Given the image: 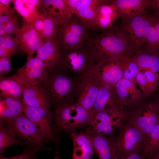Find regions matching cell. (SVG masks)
<instances>
[{
	"mask_svg": "<svg viewBox=\"0 0 159 159\" xmlns=\"http://www.w3.org/2000/svg\"><path fill=\"white\" fill-rule=\"evenodd\" d=\"M23 104L25 115L47 140L56 144L57 140L52 126V118L49 108L33 107Z\"/></svg>",
	"mask_w": 159,
	"mask_h": 159,
	"instance_id": "cell-13",
	"label": "cell"
},
{
	"mask_svg": "<svg viewBox=\"0 0 159 159\" xmlns=\"http://www.w3.org/2000/svg\"><path fill=\"white\" fill-rule=\"evenodd\" d=\"M6 34L4 26L0 24V37L3 36Z\"/></svg>",
	"mask_w": 159,
	"mask_h": 159,
	"instance_id": "cell-46",
	"label": "cell"
},
{
	"mask_svg": "<svg viewBox=\"0 0 159 159\" xmlns=\"http://www.w3.org/2000/svg\"><path fill=\"white\" fill-rule=\"evenodd\" d=\"M21 27L14 34L19 44L21 51L28 56H33L44 42L45 39L40 38L30 23L24 19Z\"/></svg>",
	"mask_w": 159,
	"mask_h": 159,
	"instance_id": "cell-14",
	"label": "cell"
},
{
	"mask_svg": "<svg viewBox=\"0 0 159 159\" xmlns=\"http://www.w3.org/2000/svg\"><path fill=\"white\" fill-rule=\"evenodd\" d=\"M44 18L42 38L57 39L59 26L65 21L57 10L51 7L40 8Z\"/></svg>",
	"mask_w": 159,
	"mask_h": 159,
	"instance_id": "cell-20",
	"label": "cell"
},
{
	"mask_svg": "<svg viewBox=\"0 0 159 159\" xmlns=\"http://www.w3.org/2000/svg\"><path fill=\"white\" fill-rule=\"evenodd\" d=\"M78 0H64L66 9L69 16L75 14Z\"/></svg>",
	"mask_w": 159,
	"mask_h": 159,
	"instance_id": "cell-42",
	"label": "cell"
},
{
	"mask_svg": "<svg viewBox=\"0 0 159 159\" xmlns=\"http://www.w3.org/2000/svg\"><path fill=\"white\" fill-rule=\"evenodd\" d=\"M73 142V150L72 159H92L95 153L90 138L82 132L76 131L70 133Z\"/></svg>",
	"mask_w": 159,
	"mask_h": 159,
	"instance_id": "cell-21",
	"label": "cell"
},
{
	"mask_svg": "<svg viewBox=\"0 0 159 159\" xmlns=\"http://www.w3.org/2000/svg\"><path fill=\"white\" fill-rule=\"evenodd\" d=\"M102 1V0H79L76 14L77 11L83 8L89 7L97 6Z\"/></svg>",
	"mask_w": 159,
	"mask_h": 159,
	"instance_id": "cell-40",
	"label": "cell"
},
{
	"mask_svg": "<svg viewBox=\"0 0 159 159\" xmlns=\"http://www.w3.org/2000/svg\"><path fill=\"white\" fill-rule=\"evenodd\" d=\"M122 21L125 20L145 11L150 0H114Z\"/></svg>",
	"mask_w": 159,
	"mask_h": 159,
	"instance_id": "cell-23",
	"label": "cell"
},
{
	"mask_svg": "<svg viewBox=\"0 0 159 159\" xmlns=\"http://www.w3.org/2000/svg\"><path fill=\"white\" fill-rule=\"evenodd\" d=\"M35 159H37V158H36Z\"/></svg>",
	"mask_w": 159,
	"mask_h": 159,
	"instance_id": "cell-51",
	"label": "cell"
},
{
	"mask_svg": "<svg viewBox=\"0 0 159 159\" xmlns=\"http://www.w3.org/2000/svg\"><path fill=\"white\" fill-rule=\"evenodd\" d=\"M135 83L122 78L114 86L119 104L124 107H134L145 101L146 97Z\"/></svg>",
	"mask_w": 159,
	"mask_h": 159,
	"instance_id": "cell-11",
	"label": "cell"
},
{
	"mask_svg": "<svg viewBox=\"0 0 159 159\" xmlns=\"http://www.w3.org/2000/svg\"><path fill=\"white\" fill-rule=\"evenodd\" d=\"M82 132L92 142L95 153L99 159H115L117 148L115 136H108L97 133L91 126Z\"/></svg>",
	"mask_w": 159,
	"mask_h": 159,
	"instance_id": "cell-15",
	"label": "cell"
},
{
	"mask_svg": "<svg viewBox=\"0 0 159 159\" xmlns=\"http://www.w3.org/2000/svg\"><path fill=\"white\" fill-rule=\"evenodd\" d=\"M96 64L109 59L132 57L136 51L120 27L113 25L86 43Z\"/></svg>",
	"mask_w": 159,
	"mask_h": 159,
	"instance_id": "cell-1",
	"label": "cell"
},
{
	"mask_svg": "<svg viewBox=\"0 0 159 159\" xmlns=\"http://www.w3.org/2000/svg\"><path fill=\"white\" fill-rule=\"evenodd\" d=\"M152 16L145 11L122 21L120 27L128 36L136 50L141 48Z\"/></svg>",
	"mask_w": 159,
	"mask_h": 159,
	"instance_id": "cell-7",
	"label": "cell"
},
{
	"mask_svg": "<svg viewBox=\"0 0 159 159\" xmlns=\"http://www.w3.org/2000/svg\"><path fill=\"white\" fill-rule=\"evenodd\" d=\"M35 153L32 151L26 150L18 155L10 157L0 155V159H35Z\"/></svg>",
	"mask_w": 159,
	"mask_h": 159,
	"instance_id": "cell-41",
	"label": "cell"
},
{
	"mask_svg": "<svg viewBox=\"0 0 159 159\" xmlns=\"http://www.w3.org/2000/svg\"><path fill=\"white\" fill-rule=\"evenodd\" d=\"M23 103L33 107L49 108L50 104L46 93L37 85L23 87Z\"/></svg>",
	"mask_w": 159,
	"mask_h": 159,
	"instance_id": "cell-22",
	"label": "cell"
},
{
	"mask_svg": "<svg viewBox=\"0 0 159 159\" xmlns=\"http://www.w3.org/2000/svg\"><path fill=\"white\" fill-rule=\"evenodd\" d=\"M92 159H93V158Z\"/></svg>",
	"mask_w": 159,
	"mask_h": 159,
	"instance_id": "cell-52",
	"label": "cell"
},
{
	"mask_svg": "<svg viewBox=\"0 0 159 159\" xmlns=\"http://www.w3.org/2000/svg\"><path fill=\"white\" fill-rule=\"evenodd\" d=\"M122 107L119 104L114 87L102 84L93 107V114Z\"/></svg>",
	"mask_w": 159,
	"mask_h": 159,
	"instance_id": "cell-17",
	"label": "cell"
},
{
	"mask_svg": "<svg viewBox=\"0 0 159 159\" xmlns=\"http://www.w3.org/2000/svg\"><path fill=\"white\" fill-rule=\"evenodd\" d=\"M126 114L123 108L98 112L93 114V123L92 127L98 133L114 136L115 132L122 123Z\"/></svg>",
	"mask_w": 159,
	"mask_h": 159,
	"instance_id": "cell-8",
	"label": "cell"
},
{
	"mask_svg": "<svg viewBox=\"0 0 159 159\" xmlns=\"http://www.w3.org/2000/svg\"><path fill=\"white\" fill-rule=\"evenodd\" d=\"M36 57L42 60L48 68L53 69L61 63L62 54L57 39H45L36 52Z\"/></svg>",
	"mask_w": 159,
	"mask_h": 159,
	"instance_id": "cell-18",
	"label": "cell"
},
{
	"mask_svg": "<svg viewBox=\"0 0 159 159\" xmlns=\"http://www.w3.org/2000/svg\"><path fill=\"white\" fill-rule=\"evenodd\" d=\"M93 115L76 102L57 106L54 118L57 127L70 134L83 126L92 127Z\"/></svg>",
	"mask_w": 159,
	"mask_h": 159,
	"instance_id": "cell-2",
	"label": "cell"
},
{
	"mask_svg": "<svg viewBox=\"0 0 159 159\" xmlns=\"http://www.w3.org/2000/svg\"><path fill=\"white\" fill-rule=\"evenodd\" d=\"M125 118L131 122L145 136L152 131L159 121V101H144L126 112Z\"/></svg>",
	"mask_w": 159,
	"mask_h": 159,
	"instance_id": "cell-5",
	"label": "cell"
},
{
	"mask_svg": "<svg viewBox=\"0 0 159 159\" xmlns=\"http://www.w3.org/2000/svg\"><path fill=\"white\" fill-rule=\"evenodd\" d=\"M7 56L9 55L5 47L4 37V36L0 37V58Z\"/></svg>",
	"mask_w": 159,
	"mask_h": 159,
	"instance_id": "cell-43",
	"label": "cell"
},
{
	"mask_svg": "<svg viewBox=\"0 0 159 159\" xmlns=\"http://www.w3.org/2000/svg\"><path fill=\"white\" fill-rule=\"evenodd\" d=\"M49 6L57 9L63 19L65 21L71 16H69L66 11L64 0H42L40 8Z\"/></svg>",
	"mask_w": 159,
	"mask_h": 159,
	"instance_id": "cell-35",
	"label": "cell"
},
{
	"mask_svg": "<svg viewBox=\"0 0 159 159\" xmlns=\"http://www.w3.org/2000/svg\"><path fill=\"white\" fill-rule=\"evenodd\" d=\"M0 97V120L8 124L12 119L24 112L23 104L20 101L11 97Z\"/></svg>",
	"mask_w": 159,
	"mask_h": 159,
	"instance_id": "cell-25",
	"label": "cell"
},
{
	"mask_svg": "<svg viewBox=\"0 0 159 159\" xmlns=\"http://www.w3.org/2000/svg\"><path fill=\"white\" fill-rule=\"evenodd\" d=\"M120 18L115 0H102L97 7L96 24L97 29L104 31L111 27Z\"/></svg>",
	"mask_w": 159,
	"mask_h": 159,
	"instance_id": "cell-19",
	"label": "cell"
},
{
	"mask_svg": "<svg viewBox=\"0 0 159 159\" xmlns=\"http://www.w3.org/2000/svg\"><path fill=\"white\" fill-rule=\"evenodd\" d=\"M30 24L37 32L39 37L43 38L44 18L42 14L39 11V13L34 18Z\"/></svg>",
	"mask_w": 159,
	"mask_h": 159,
	"instance_id": "cell-38",
	"label": "cell"
},
{
	"mask_svg": "<svg viewBox=\"0 0 159 159\" xmlns=\"http://www.w3.org/2000/svg\"><path fill=\"white\" fill-rule=\"evenodd\" d=\"M54 159H61V158L59 156H56L55 157Z\"/></svg>",
	"mask_w": 159,
	"mask_h": 159,
	"instance_id": "cell-49",
	"label": "cell"
},
{
	"mask_svg": "<svg viewBox=\"0 0 159 159\" xmlns=\"http://www.w3.org/2000/svg\"><path fill=\"white\" fill-rule=\"evenodd\" d=\"M97 6L83 8L75 14L89 29L94 30L97 29L96 18Z\"/></svg>",
	"mask_w": 159,
	"mask_h": 159,
	"instance_id": "cell-33",
	"label": "cell"
},
{
	"mask_svg": "<svg viewBox=\"0 0 159 159\" xmlns=\"http://www.w3.org/2000/svg\"><path fill=\"white\" fill-rule=\"evenodd\" d=\"M125 159H148L144 156L140 154H135L132 155Z\"/></svg>",
	"mask_w": 159,
	"mask_h": 159,
	"instance_id": "cell-45",
	"label": "cell"
},
{
	"mask_svg": "<svg viewBox=\"0 0 159 159\" xmlns=\"http://www.w3.org/2000/svg\"><path fill=\"white\" fill-rule=\"evenodd\" d=\"M125 119L115 136V159H125L133 154H142L143 150L145 136L131 122Z\"/></svg>",
	"mask_w": 159,
	"mask_h": 159,
	"instance_id": "cell-3",
	"label": "cell"
},
{
	"mask_svg": "<svg viewBox=\"0 0 159 159\" xmlns=\"http://www.w3.org/2000/svg\"><path fill=\"white\" fill-rule=\"evenodd\" d=\"M95 65L91 69L80 74L76 83V93L77 98L76 102L93 115V107L102 84L95 72Z\"/></svg>",
	"mask_w": 159,
	"mask_h": 159,
	"instance_id": "cell-6",
	"label": "cell"
},
{
	"mask_svg": "<svg viewBox=\"0 0 159 159\" xmlns=\"http://www.w3.org/2000/svg\"><path fill=\"white\" fill-rule=\"evenodd\" d=\"M132 58L140 69L150 71L159 78V54L140 48Z\"/></svg>",
	"mask_w": 159,
	"mask_h": 159,
	"instance_id": "cell-24",
	"label": "cell"
},
{
	"mask_svg": "<svg viewBox=\"0 0 159 159\" xmlns=\"http://www.w3.org/2000/svg\"><path fill=\"white\" fill-rule=\"evenodd\" d=\"M12 1V0H0V3L5 6H9Z\"/></svg>",
	"mask_w": 159,
	"mask_h": 159,
	"instance_id": "cell-47",
	"label": "cell"
},
{
	"mask_svg": "<svg viewBox=\"0 0 159 159\" xmlns=\"http://www.w3.org/2000/svg\"><path fill=\"white\" fill-rule=\"evenodd\" d=\"M46 70L37 67L24 65L18 70L16 74L23 87L37 85L46 77Z\"/></svg>",
	"mask_w": 159,
	"mask_h": 159,
	"instance_id": "cell-26",
	"label": "cell"
},
{
	"mask_svg": "<svg viewBox=\"0 0 159 159\" xmlns=\"http://www.w3.org/2000/svg\"><path fill=\"white\" fill-rule=\"evenodd\" d=\"M18 13L4 26L6 34H14L19 29L20 18Z\"/></svg>",
	"mask_w": 159,
	"mask_h": 159,
	"instance_id": "cell-37",
	"label": "cell"
},
{
	"mask_svg": "<svg viewBox=\"0 0 159 159\" xmlns=\"http://www.w3.org/2000/svg\"><path fill=\"white\" fill-rule=\"evenodd\" d=\"M6 124L13 130L16 135L32 144L41 145L47 140L24 112L12 119Z\"/></svg>",
	"mask_w": 159,
	"mask_h": 159,
	"instance_id": "cell-10",
	"label": "cell"
},
{
	"mask_svg": "<svg viewBox=\"0 0 159 159\" xmlns=\"http://www.w3.org/2000/svg\"><path fill=\"white\" fill-rule=\"evenodd\" d=\"M76 86V83L70 77L58 74L52 78L50 87L53 97L60 105L74 102Z\"/></svg>",
	"mask_w": 159,
	"mask_h": 159,
	"instance_id": "cell-12",
	"label": "cell"
},
{
	"mask_svg": "<svg viewBox=\"0 0 159 159\" xmlns=\"http://www.w3.org/2000/svg\"><path fill=\"white\" fill-rule=\"evenodd\" d=\"M12 56H7L0 58V77L10 72L12 67L11 64V58Z\"/></svg>",
	"mask_w": 159,
	"mask_h": 159,
	"instance_id": "cell-39",
	"label": "cell"
},
{
	"mask_svg": "<svg viewBox=\"0 0 159 159\" xmlns=\"http://www.w3.org/2000/svg\"><path fill=\"white\" fill-rule=\"evenodd\" d=\"M87 27L76 15L66 20L59 27L57 40L63 50L81 47L89 38Z\"/></svg>",
	"mask_w": 159,
	"mask_h": 159,
	"instance_id": "cell-4",
	"label": "cell"
},
{
	"mask_svg": "<svg viewBox=\"0 0 159 159\" xmlns=\"http://www.w3.org/2000/svg\"><path fill=\"white\" fill-rule=\"evenodd\" d=\"M149 7L152 8L157 15L159 16V0H150Z\"/></svg>",
	"mask_w": 159,
	"mask_h": 159,
	"instance_id": "cell-44",
	"label": "cell"
},
{
	"mask_svg": "<svg viewBox=\"0 0 159 159\" xmlns=\"http://www.w3.org/2000/svg\"><path fill=\"white\" fill-rule=\"evenodd\" d=\"M16 135L13 130L7 125V127L2 123L0 125V153L4 152L9 146L24 144L22 140H19L16 137Z\"/></svg>",
	"mask_w": 159,
	"mask_h": 159,
	"instance_id": "cell-32",
	"label": "cell"
},
{
	"mask_svg": "<svg viewBox=\"0 0 159 159\" xmlns=\"http://www.w3.org/2000/svg\"><path fill=\"white\" fill-rule=\"evenodd\" d=\"M123 72V78L135 83L136 78L140 68L132 57H125L119 59Z\"/></svg>",
	"mask_w": 159,
	"mask_h": 159,
	"instance_id": "cell-34",
	"label": "cell"
},
{
	"mask_svg": "<svg viewBox=\"0 0 159 159\" xmlns=\"http://www.w3.org/2000/svg\"><path fill=\"white\" fill-rule=\"evenodd\" d=\"M158 100L159 101V98H158Z\"/></svg>",
	"mask_w": 159,
	"mask_h": 159,
	"instance_id": "cell-50",
	"label": "cell"
},
{
	"mask_svg": "<svg viewBox=\"0 0 159 159\" xmlns=\"http://www.w3.org/2000/svg\"><path fill=\"white\" fill-rule=\"evenodd\" d=\"M23 86L17 75L0 77L1 96H7L20 101L22 100Z\"/></svg>",
	"mask_w": 159,
	"mask_h": 159,
	"instance_id": "cell-27",
	"label": "cell"
},
{
	"mask_svg": "<svg viewBox=\"0 0 159 159\" xmlns=\"http://www.w3.org/2000/svg\"><path fill=\"white\" fill-rule=\"evenodd\" d=\"M136 82L146 97H148L153 95L157 90L159 78L152 72L140 69Z\"/></svg>",
	"mask_w": 159,
	"mask_h": 159,
	"instance_id": "cell-28",
	"label": "cell"
},
{
	"mask_svg": "<svg viewBox=\"0 0 159 159\" xmlns=\"http://www.w3.org/2000/svg\"><path fill=\"white\" fill-rule=\"evenodd\" d=\"M41 2V0H13L12 3L19 15L31 23L39 12Z\"/></svg>",
	"mask_w": 159,
	"mask_h": 159,
	"instance_id": "cell-30",
	"label": "cell"
},
{
	"mask_svg": "<svg viewBox=\"0 0 159 159\" xmlns=\"http://www.w3.org/2000/svg\"><path fill=\"white\" fill-rule=\"evenodd\" d=\"M64 62L72 72L82 74L92 69L96 64L86 44L82 46L67 50Z\"/></svg>",
	"mask_w": 159,
	"mask_h": 159,
	"instance_id": "cell-9",
	"label": "cell"
},
{
	"mask_svg": "<svg viewBox=\"0 0 159 159\" xmlns=\"http://www.w3.org/2000/svg\"><path fill=\"white\" fill-rule=\"evenodd\" d=\"M4 46L8 55L11 56L21 51L20 46L16 37L11 35L6 34L4 35Z\"/></svg>",
	"mask_w": 159,
	"mask_h": 159,
	"instance_id": "cell-36",
	"label": "cell"
},
{
	"mask_svg": "<svg viewBox=\"0 0 159 159\" xmlns=\"http://www.w3.org/2000/svg\"><path fill=\"white\" fill-rule=\"evenodd\" d=\"M150 159H159V150L156 152Z\"/></svg>",
	"mask_w": 159,
	"mask_h": 159,
	"instance_id": "cell-48",
	"label": "cell"
},
{
	"mask_svg": "<svg viewBox=\"0 0 159 159\" xmlns=\"http://www.w3.org/2000/svg\"><path fill=\"white\" fill-rule=\"evenodd\" d=\"M96 74L102 84L114 87L122 79L123 72L121 62L114 58L103 61L94 67Z\"/></svg>",
	"mask_w": 159,
	"mask_h": 159,
	"instance_id": "cell-16",
	"label": "cell"
},
{
	"mask_svg": "<svg viewBox=\"0 0 159 159\" xmlns=\"http://www.w3.org/2000/svg\"><path fill=\"white\" fill-rule=\"evenodd\" d=\"M140 48L159 54V16H153Z\"/></svg>",
	"mask_w": 159,
	"mask_h": 159,
	"instance_id": "cell-29",
	"label": "cell"
},
{
	"mask_svg": "<svg viewBox=\"0 0 159 159\" xmlns=\"http://www.w3.org/2000/svg\"><path fill=\"white\" fill-rule=\"evenodd\" d=\"M159 150V121L152 131L145 137L144 149L142 155L150 159Z\"/></svg>",
	"mask_w": 159,
	"mask_h": 159,
	"instance_id": "cell-31",
	"label": "cell"
}]
</instances>
